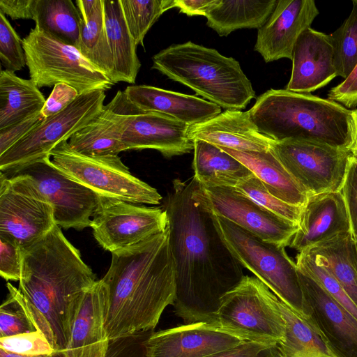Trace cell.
<instances>
[{"instance_id": "cell-1", "label": "cell", "mask_w": 357, "mask_h": 357, "mask_svg": "<svg viewBox=\"0 0 357 357\" xmlns=\"http://www.w3.org/2000/svg\"><path fill=\"white\" fill-rule=\"evenodd\" d=\"M165 205L175 271V314L185 324L211 326L222 297L244 277L221 238L200 183L173 181Z\"/></svg>"}, {"instance_id": "cell-2", "label": "cell", "mask_w": 357, "mask_h": 357, "mask_svg": "<svg viewBox=\"0 0 357 357\" xmlns=\"http://www.w3.org/2000/svg\"><path fill=\"white\" fill-rule=\"evenodd\" d=\"M112 254L102 278L108 290L105 329L110 342L153 329L176 291L167 228Z\"/></svg>"}, {"instance_id": "cell-3", "label": "cell", "mask_w": 357, "mask_h": 357, "mask_svg": "<svg viewBox=\"0 0 357 357\" xmlns=\"http://www.w3.org/2000/svg\"><path fill=\"white\" fill-rule=\"evenodd\" d=\"M22 252L18 289L36 330L60 355L68 340L73 313L83 294L97 281L96 275L56 225Z\"/></svg>"}, {"instance_id": "cell-4", "label": "cell", "mask_w": 357, "mask_h": 357, "mask_svg": "<svg viewBox=\"0 0 357 357\" xmlns=\"http://www.w3.org/2000/svg\"><path fill=\"white\" fill-rule=\"evenodd\" d=\"M259 131L275 142L296 139L354 152L352 110L310 93L271 89L249 109Z\"/></svg>"}, {"instance_id": "cell-5", "label": "cell", "mask_w": 357, "mask_h": 357, "mask_svg": "<svg viewBox=\"0 0 357 357\" xmlns=\"http://www.w3.org/2000/svg\"><path fill=\"white\" fill-rule=\"evenodd\" d=\"M151 68L226 110L244 109L255 97L252 84L232 57L191 41L172 44L152 57Z\"/></svg>"}, {"instance_id": "cell-6", "label": "cell", "mask_w": 357, "mask_h": 357, "mask_svg": "<svg viewBox=\"0 0 357 357\" xmlns=\"http://www.w3.org/2000/svg\"><path fill=\"white\" fill-rule=\"evenodd\" d=\"M210 326L266 346L281 344L286 335L277 296L257 278L248 275L222 297Z\"/></svg>"}, {"instance_id": "cell-7", "label": "cell", "mask_w": 357, "mask_h": 357, "mask_svg": "<svg viewBox=\"0 0 357 357\" xmlns=\"http://www.w3.org/2000/svg\"><path fill=\"white\" fill-rule=\"evenodd\" d=\"M212 218L221 238L242 266L304 317L298 268L285 247L263 241L213 213Z\"/></svg>"}, {"instance_id": "cell-8", "label": "cell", "mask_w": 357, "mask_h": 357, "mask_svg": "<svg viewBox=\"0 0 357 357\" xmlns=\"http://www.w3.org/2000/svg\"><path fill=\"white\" fill-rule=\"evenodd\" d=\"M52 164L70 178L102 197L135 204H159L158 190L131 174L118 155H86L63 141L50 153Z\"/></svg>"}, {"instance_id": "cell-9", "label": "cell", "mask_w": 357, "mask_h": 357, "mask_svg": "<svg viewBox=\"0 0 357 357\" xmlns=\"http://www.w3.org/2000/svg\"><path fill=\"white\" fill-rule=\"evenodd\" d=\"M22 46L30 79L39 89L63 83L81 95L98 90L105 91L114 84L77 47L36 26L22 39Z\"/></svg>"}, {"instance_id": "cell-10", "label": "cell", "mask_w": 357, "mask_h": 357, "mask_svg": "<svg viewBox=\"0 0 357 357\" xmlns=\"http://www.w3.org/2000/svg\"><path fill=\"white\" fill-rule=\"evenodd\" d=\"M102 90L79 95L58 114L45 119L23 138L0 155V171L9 174L50 155L52 150L84 127L104 107Z\"/></svg>"}, {"instance_id": "cell-11", "label": "cell", "mask_w": 357, "mask_h": 357, "mask_svg": "<svg viewBox=\"0 0 357 357\" xmlns=\"http://www.w3.org/2000/svg\"><path fill=\"white\" fill-rule=\"evenodd\" d=\"M55 225L53 206L31 176L1 172V235L12 238L24 250Z\"/></svg>"}, {"instance_id": "cell-12", "label": "cell", "mask_w": 357, "mask_h": 357, "mask_svg": "<svg viewBox=\"0 0 357 357\" xmlns=\"http://www.w3.org/2000/svg\"><path fill=\"white\" fill-rule=\"evenodd\" d=\"M271 150L308 197L341 191L353 152L296 139L275 142Z\"/></svg>"}, {"instance_id": "cell-13", "label": "cell", "mask_w": 357, "mask_h": 357, "mask_svg": "<svg viewBox=\"0 0 357 357\" xmlns=\"http://www.w3.org/2000/svg\"><path fill=\"white\" fill-rule=\"evenodd\" d=\"M167 224L165 209L101 197L90 227L99 245L113 252L165 231Z\"/></svg>"}, {"instance_id": "cell-14", "label": "cell", "mask_w": 357, "mask_h": 357, "mask_svg": "<svg viewBox=\"0 0 357 357\" xmlns=\"http://www.w3.org/2000/svg\"><path fill=\"white\" fill-rule=\"evenodd\" d=\"M14 173L28 175L35 181L52 205L59 227L81 231L91 226L101 197L68 177L52 164L50 155L6 174Z\"/></svg>"}, {"instance_id": "cell-15", "label": "cell", "mask_w": 357, "mask_h": 357, "mask_svg": "<svg viewBox=\"0 0 357 357\" xmlns=\"http://www.w3.org/2000/svg\"><path fill=\"white\" fill-rule=\"evenodd\" d=\"M201 187L213 214L263 241L289 246L298 229L297 223L265 209L234 187Z\"/></svg>"}, {"instance_id": "cell-16", "label": "cell", "mask_w": 357, "mask_h": 357, "mask_svg": "<svg viewBox=\"0 0 357 357\" xmlns=\"http://www.w3.org/2000/svg\"><path fill=\"white\" fill-rule=\"evenodd\" d=\"M298 271L304 318L336 357H357V319L314 278L298 268Z\"/></svg>"}, {"instance_id": "cell-17", "label": "cell", "mask_w": 357, "mask_h": 357, "mask_svg": "<svg viewBox=\"0 0 357 357\" xmlns=\"http://www.w3.org/2000/svg\"><path fill=\"white\" fill-rule=\"evenodd\" d=\"M123 104L125 117L121 139L126 150L155 149L171 158L194 149L190 126L164 114L137 109L123 91Z\"/></svg>"}, {"instance_id": "cell-18", "label": "cell", "mask_w": 357, "mask_h": 357, "mask_svg": "<svg viewBox=\"0 0 357 357\" xmlns=\"http://www.w3.org/2000/svg\"><path fill=\"white\" fill-rule=\"evenodd\" d=\"M108 290L101 279L82 295L70 324L69 337L62 357H105L110 344L105 324Z\"/></svg>"}, {"instance_id": "cell-19", "label": "cell", "mask_w": 357, "mask_h": 357, "mask_svg": "<svg viewBox=\"0 0 357 357\" xmlns=\"http://www.w3.org/2000/svg\"><path fill=\"white\" fill-rule=\"evenodd\" d=\"M318 15L313 0H278L271 15L258 29L254 50L266 63L283 58L291 60L297 39Z\"/></svg>"}, {"instance_id": "cell-20", "label": "cell", "mask_w": 357, "mask_h": 357, "mask_svg": "<svg viewBox=\"0 0 357 357\" xmlns=\"http://www.w3.org/2000/svg\"><path fill=\"white\" fill-rule=\"evenodd\" d=\"M244 341L199 322L153 333L142 342V346L143 357H204Z\"/></svg>"}, {"instance_id": "cell-21", "label": "cell", "mask_w": 357, "mask_h": 357, "mask_svg": "<svg viewBox=\"0 0 357 357\" xmlns=\"http://www.w3.org/2000/svg\"><path fill=\"white\" fill-rule=\"evenodd\" d=\"M291 61V74L285 89L288 91L310 93L337 76L329 34L310 27L297 39Z\"/></svg>"}, {"instance_id": "cell-22", "label": "cell", "mask_w": 357, "mask_h": 357, "mask_svg": "<svg viewBox=\"0 0 357 357\" xmlns=\"http://www.w3.org/2000/svg\"><path fill=\"white\" fill-rule=\"evenodd\" d=\"M298 229L289 246L298 252L351 231L347 206L342 191L308 197L303 206Z\"/></svg>"}, {"instance_id": "cell-23", "label": "cell", "mask_w": 357, "mask_h": 357, "mask_svg": "<svg viewBox=\"0 0 357 357\" xmlns=\"http://www.w3.org/2000/svg\"><path fill=\"white\" fill-rule=\"evenodd\" d=\"M194 141L203 140L234 151H268L275 141L261 133L248 111L225 110L216 116L190 127Z\"/></svg>"}, {"instance_id": "cell-24", "label": "cell", "mask_w": 357, "mask_h": 357, "mask_svg": "<svg viewBox=\"0 0 357 357\" xmlns=\"http://www.w3.org/2000/svg\"><path fill=\"white\" fill-rule=\"evenodd\" d=\"M123 92L137 109L164 114L190 126L205 122L222 112L220 107L197 96L149 85H130Z\"/></svg>"}, {"instance_id": "cell-25", "label": "cell", "mask_w": 357, "mask_h": 357, "mask_svg": "<svg viewBox=\"0 0 357 357\" xmlns=\"http://www.w3.org/2000/svg\"><path fill=\"white\" fill-rule=\"evenodd\" d=\"M124 117L123 91H119L98 116L69 139L68 144L86 155H118L126 151L121 139Z\"/></svg>"}, {"instance_id": "cell-26", "label": "cell", "mask_w": 357, "mask_h": 357, "mask_svg": "<svg viewBox=\"0 0 357 357\" xmlns=\"http://www.w3.org/2000/svg\"><path fill=\"white\" fill-rule=\"evenodd\" d=\"M220 149L247 167L261 181L267 190L278 199L297 206H303L307 202V192L271 149L261 152H243Z\"/></svg>"}, {"instance_id": "cell-27", "label": "cell", "mask_w": 357, "mask_h": 357, "mask_svg": "<svg viewBox=\"0 0 357 357\" xmlns=\"http://www.w3.org/2000/svg\"><path fill=\"white\" fill-rule=\"evenodd\" d=\"M194 177L206 187H235L252 172L220 148L203 140H194Z\"/></svg>"}, {"instance_id": "cell-28", "label": "cell", "mask_w": 357, "mask_h": 357, "mask_svg": "<svg viewBox=\"0 0 357 357\" xmlns=\"http://www.w3.org/2000/svg\"><path fill=\"white\" fill-rule=\"evenodd\" d=\"M106 33L114 63L116 83L135 84L141 63L137 45L122 11L121 0H103Z\"/></svg>"}, {"instance_id": "cell-29", "label": "cell", "mask_w": 357, "mask_h": 357, "mask_svg": "<svg viewBox=\"0 0 357 357\" xmlns=\"http://www.w3.org/2000/svg\"><path fill=\"white\" fill-rule=\"evenodd\" d=\"M46 100L31 79L15 73H0V130L40 113Z\"/></svg>"}, {"instance_id": "cell-30", "label": "cell", "mask_w": 357, "mask_h": 357, "mask_svg": "<svg viewBox=\"0 0 357 357\" xmlns=\"http://www.w3.org/2000/svg\"><path fill=\"white\" fill-rule=\"evenodd\" d=\"M278 0H217L205 15L208 26L220 36L244 28L259 29L275 8Z\"/></svg>"}, {"instance_id": "cell-31", "label": "cell", "mask_w": 357, "mask_h": 357, "mask_svg": "<svg viewBox=\"0 0 357 357\" xmlns=\"http://www.w3.org/2000/svg\"><path fill=\"white\" fill-rule=\"evenodd\" d=\"M335 278L357 306V261L351 231L337 235L305 250Z\"/></svg>"}, {"instance_id": "cell-32", "label": "cell", "mask_w": 357, "mask_h": 357, "mask_svg": "<svg viewBox=\"0 0 357 357\" xmlns=\"http://www.w3.org/2000/svg\"><path fill=\"white\" fill-rule=\"evenodd\" d=\"M33 20L40 30L77 47L82 18L71 0H36Z\"/></svg>"}, {"instance_id": "cell-33", "label": "cell", "mask_w": 357, "mask_h": 357, "mask_svg": "<svg viewBox=\"0 0 357 357\" xmlns=\"http://www.w3.org/2000/svg\"><path fill=\"white\" fill-rule=\"evenodd\" d=\"M77 48L88 61L116 84L114 59L105 26L103 0L91 18L86 22L82 20Z\"/></svg>"}, {"instance_id": "cell-34", "label": "cell", "mask_w": 357, "mask_h": 357, "mask_svg": "<svg viewBox=\"0 0 357 357\" xmlns=\"http://www.w3.org/2000/svg\"><path fill=\"white\" fill-rule=\"evenodd\" d=\"M128 29L135 44L144 45V38L161 15L174 8V0H121Z\"/></svg>"}, {"instance_id": "cell-35", "label": "cell", "mask_w": 357, "mask_h": 357, "mask_svg": "<svg viewBox=\"0 0 357 357\" xmlns=\"http://www.w3.org/2000/svg\"><path fill=\"white\" fill-rule=\"evenodd\" d=\"M349 17L333 33L329 34L333 49L337 75L346 79L357 64V1Z\"/></svg>"}, {"instance_id": "cell-36", "label": "cell", "mask_w": 357, "mask_h": 357, "mask_svg": "<svg viewBox=\"0 0 357 357\" xmlns=\"http://www.w3.org/2000/svg\"><path fill=\"white\" fill-rule=\"evenodd\" d=\"M7 287L8 295L0 306V337L37 331L22 294L9 282Z\"/></svg>"}, {"instance_id": "cell-37", "label": "cell", "mask_w": 357, "mask_h": 357, "mask_svg": "<svg viewBox=\"0 0 357 357\" xmlns=\"http://www.w3.org/2000/svg\"><path fill=\"white\" fill-rule=\"evenodd\" d=\"M234 188L271 213L298 223L303 206L291 205L278 199L267 190L255 175L242 180Z\"/></svg>"}, {"instance_id": "cell-38", "label": "cell", "mask_w": 357, "mask_h": 357, "mask_svg": "<svg viewBox=\"0 0 357 357\" xmlns=\"http://www.w3.org/2000/svg\"><path fill=\"white\" fill-rule=\"evenodd\" d=\"M296 266L319 282L321 286L357 319V306L348 296L332 273L307 250L298 252Z\"/></svg>"}, {"instance_id": "cell-39", "label": "cell", "mask_w": 357, "mask_h": 357, "mask_svg": "<svg viewBox=\"0 0 357 357\" xmlns=\"http://www.w3.org/2000/svg\"><path fill=\"white\" fill-rule=\"evenodd\" d=\"M0 59L6 70L15 73L26 65L22 40L0 12Z\"/></svg>"}, {"instance_id": "cell-40", "label": "cell", "mask_w": 357, "mask_h": 357, "mask_svg": "<svg viewBox=\"0 0 357 357\" xmlns=\"http://www.w3.org/2000/svg\"><path fill=\"white\" fill-rule=\"evenodd\" d=\"M0 349L8 352L26 356L57 354L47 338L39 331L0 337Z\"/></svg>"}, {"instance_id": "cell-41", "label": "cell", "mask_w": 357, "mask_h": 357, "mask_svg": "<svg viewBox=\"0 0 357 357\" xmlns=\"http://www.w3.org/2000/svg\"><path fill=\"white\" fill-rule=\"evenodd\" d=\"M23 252L12 238L0 234V274L6 280L20 281Z\"/></svg>"}, {"instance_id": "cell-42", "label": "cell", "mask_w": 357, "mask_h": 357, "mask_svg": "<svg viewBox=\"0 0 357 357\" xmlns=\"http://www.w3.org/2000/svg\"><path fill=\"white\" fill-rule=\"evenodd\" d=\"M347 206L351 233L354 240L357 239V157L352 155L341 190Z\"/></svg>"}, {"instance_id": "cell-43", "label": "cell", "mask_w": 357, "mask_h": 357, "mask_svg": "<svg viewBox=\"0 0 357 357\" xmlns=\"http://www.w3.org/2000/svg\"><path fill=\"white\" fill-rule=\"evenodd\" d=\"M79 93L73 86L59 83L54 88L46 99L41 114L45 119L55 115L66 108L78 96Z\"/></svg>"}, {"instance_id": "cell-44", "label": "cell", "mask_w": 357, "mask_h": 357, "mask_svg": "<svg viewBox=\"0 0 357 357\" xmlns=\"http://www.w3.org/2000/svg\"><path fill=\"white\" fill-rule=\"evenodd\" d=\"M44 119L40 112L20 122L0 130V155L8 150Z\"/></svg>"}, {"instance_id": "cell-45", "label": "cell", "mask_w": 357, "mask_h": 357, "mask_svg": "<svg viewBox=\"0 0 357 357\" xmlns=\"http://www.w3.org/2000/svg\"><path fill=\"white\" fill-rule=\"evenodd\" d=\"M327 99L348 109L357 106V64L343 82L329 90Z\"/></svg>"}, {"instance_id": "cell-46", "label": "cell", "mask_w": 357, "mask_h": 357, "mask_svg": "<svg viewBox=\"0 0 357 357\" xmlns=\"http://www.w3.org/2000/svg\"><path fill=\"white\" fill-rule=\"evenodd\" d=\"M36 0H0V12L12 20L34 19Z\"/></svg>"}, {"instance_id": "cell-47", "label": "cell", "mask_w": 357, "mask_h": 357, "mask_svg": "<svg viewBox=\"0 0 357 357\" xmlns=\"http://www.w3.org/2000/svg\"><path fill=\"white\" fill-rule=\"evenodd\" d=\"M268 346L252 341H244L240 344L204 357H256Z\"/></svg>"}, {"instance_id": "cell-48", "label": "cell", "mask_w": 357, "mask_h": 357, "mask_svg": "<svg viewBox=\"0 0 357 357\" xmlns=\"http://www.w3.org/2000/svg\"><path fill=\"white\" fill-rule=\"evenodd\" d=\"M217 0H174V8L188 16L204 15Z\"/></svg>"}, {"instance_id": "cell-49", "label": "cell", "mask_w": 357, "mask_h": 357, "mask_svg": "<svg viewBox=\"0 0 357 357\" xmlns=\"http://www.w3.org/2000/svg\"><path fill=\"white\" fill-rule=\"evenodd\" d=\"M105 357H137L134 336L111 342Z\"/></svg>"}, {"instance_id": "cell-50", "label": "cell", "mask_w": 357, "mask_h": 357, "mask_svg": "<svg viewBox=\"0 0 357 357\" xmlns=\"http://www.w3.org/2000/svg\"><path fill=\"white\" fill-rule=\"evenodd\" d=\"M75 3L82 20L86 22L94 15L102 0H77Z\"/></svg>"}, {"instance_id": "cell-51", "label": "cell", "mask_w": 357, "mask_h": 357, "mask_svg": "<svg viewBox=\"0 0 357 357\" xmlns=\"http://www.w3.org/2000/svg\"><path fill=\"white\" fill-rule=\"evenodd\" d=\"M286 357H336L333 353L316 347H306L284 354Z\"/></svg>"}, {"instance_id": "cell-52", "label": "cell", "mask_w": 357, "mask_h": 357, "mask_svg": "<svg viewBox=\"0 0 357 357\" xmlns=\"http://www.w3.org/2000/svg\"><path fill=\"white\" fill-rule=\"evenodd\" d=\"M256 357H286L280 344L268 346L262 349Z\"/></svg>"}, {"instance_id": "cell-53", "label": "cell", "mask_w": 357, "mask_h": 357, "mask_svg": "<svg viewBox=\"0 0 357 357\" xmlns=\"http://www.w3.org/2000/svg\"><path fill=\"white\" fill-rule=\"evenodd\" d=\"M59 354H54L52 355L26 356L8 352L2 349H0V357H56Z\"/></svg>"}, {"instance_id": "cell-54", "label": "cell", "mask_w": 357, "mask_h": 357, "mask_svg": "<svg viewBox=\"0 0 357 357\" xmlns=\"http://www.w3.org/2000/svg\"><path fill=\"white\" fill-rule=\"evenodd\" d=\"M353 118L355 126V137H356V145L354 155L357 157V109L352 110Z\"/></svg>"}, {"instance_id": "cell-55", "label": "cell", "mask_w": 357, "mask_h": 357, "mask_svg": "<svg viewBox=\"0 0 357 357\" xmlns=\"http://www.w3.org/2000/svg\"><path fill=\"white\" fill-rule=\"evenodd\" d=\"M353 245H354V251L355 257L357 261V239L356 240L353 239Z\"/></svg>"}, {"instance_id": "cell-56", "label": "cell", "mask_w": 357, "mask_h": 357, "mask_svg": "<svg viewBox=\"0 0 357 357\" xmlns=\"http://www.w3.org/2000/svg\"><path fill=\"white\" fill-rule=\"evenodd\" d=\"M357 1V0H356Z\"/></svg>"}]
</instances>
